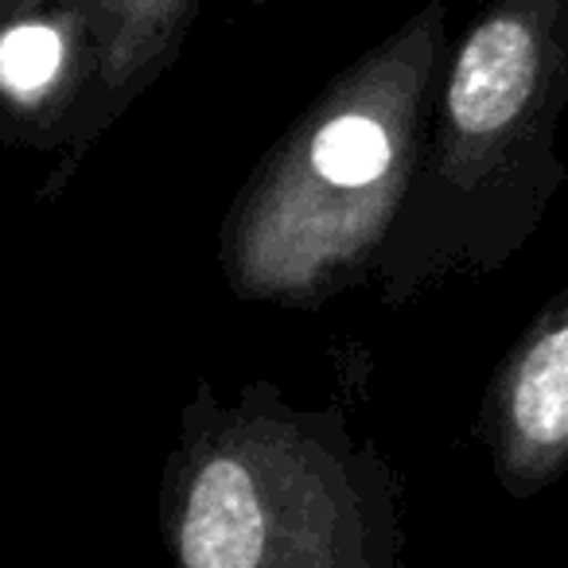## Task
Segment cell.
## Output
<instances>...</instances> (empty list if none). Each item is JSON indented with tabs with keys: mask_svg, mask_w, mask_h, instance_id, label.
Listing matches in <instances>:
<instances>
[{
	"mask_svg": "<svg viewBox=\"0 0 568 568\" xmlns=\"http://www.w3.org/2000/svg\"><path fill=\"white\" fill-rule=\"evenodd\" d=\"M448 48V0H425L276 136L219 230V268L237 301L316 312L374 281Z\"/></svg>",
	"mask_w": 568,
	"mask_h": 568,
	"instance_id": "1",
	"label": "cell"
},
{
	"mask_svg": "<svg viewBox=\"0 0 568 568\" xmlns=\"http://www.w3.org/2000/svg\"><path fill=\"white\" fill-rule=\"evenodd\" d=\"M172 568H405L402 483L343 405L308 409L250 382L206 378L180 409L160 471Z\"/></svg>",
	"mask_w": 568,
	"mask_h": 568,
	"instance_id": "2",
	"label": "cell"
},
{
	"mask_svg": "<svg viewBox=\"0 0 568 568\" xmlns=\"http://www.w3.org/2000/svg\"><path fill=\"white\" fill-rule=\"evenodd\" d=\"M568 0H490L448 48L405 203L374 268L382 308L452 276H490L568 183Z\"/></svg>",
	"mask_w": 568,
	"mask_h": 568,
	"instance_id": "3",
	"label": "cell"
},
{
	"mask_svg": "<svg viewBox=\"0 0 568 568\" xmlns=\"http://www.w3.org/2000/svg\"><path fill=\"white\" fill-rule=\"evenodd\" d=\"M475 440L510 498H534L568 471V288L510 343L483 389Z\"/></svg>",
	"mask_w": 568,
	"mask_h": 568,
	"instance_id": "4",
	"label": "cell"
},
{
	"mask_svg": "<svg viewBox=\"0 0 568 568\" xmlns=\"http://www.w3.org/2000/svg\"><path fill=\"white\" fill-rule=\"evenodd\" d=\"M98 59V9L32 4L0 12V144L71 149Z\"/></svg>",
	"mask_w": 568,
	"mask_h": 568,
	"instance_id": "5",
	"label": "cell"
},
{
	"mask_svg": "<svg viewBox=\"0 0 568 568\" xmlns=\"http://www.w3.org/2000/svg\"><path fill=\"white\" fill-rule=\"evenodd\" d=\"M199 12H203V0H105L98 4L94 79H90L71 149L59 156L43 199L59 195L90 144L110 133L125 118L129 105L172 71Z\"/></svg>",
	"mask_w": 568,
	"mask_h": 568,
	"instance_id": "6",
	"label": "cell"
},
{
	"mask_svg": "<svg viewBox=\"0 0 568 568\" xmlns=\"http://www.w3.org/2000/svg\"><path fill=\"white\" fill-rule=\"evenodd\" d=\"M32 4H71V9H98L105 0H0V12L4 9H32Z\"/></svg>",
	"mask_w": 568,
	"mask_h": 568,
	"instance_id": "7",
	"label": "cell"
},
{
	"mask_svg": "<svg viewBox=\"0 0 568 568\" xmlns=\"http://www.w3.org/2000/svg\"><path fill=\"white\" fill-rule=\"evenodd\" d=\"M253 4H265V0H253Z\"/></svg>",
	"mask_w": 568,
	"mask_h": 568,
	"instance_id": "8",
	"label": "cell"
}]
</instances>
